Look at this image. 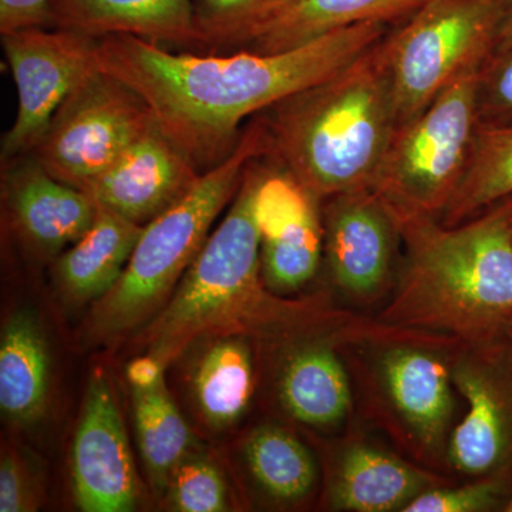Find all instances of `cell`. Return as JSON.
Listing matches in <instances>:
<instances>
[{
  "instance_id": "cell-4",
  "label": "cell",
  "mask_w": 512,
  "mask_h": 512,
  "mask_svg": "<svg viewBox=\"0 0 512 512\" xmlns=\"http://www.w3.org/2000/svg\"><path fill=\"white\" fill-rule=\"evenodd\" d=\"M384 37L338 73L259 114L266 157L319 200L372 188L397 130Z\"/></svg>"
},
{
  "instance_id": "cell-35",
  "label": "cell",
  "mask_w": 512,
  "mask_h": 512,
  "mask_svg": "<svg viewBox=\"0 0 512 512\" xmlns=\"http://www.w3.org/2000/svg\"><path fill=\"white\" fill-rule=\"evenodd\" d=\"M505 512H512V494L511 497L508 498L507 504H505L504 510Z\"/></svg>"
},
{
  "instance_id": "cell-26",
  "label": "cell",
  "mask_w": 512,
  "mask_h": 512,
  "mask_svg": "<svg viewBox=\"0 0 512 512\" xmlns=\"http://www.w3.org/2000/svg\"><path fill=\"white\" fill-rule=\"evenodd\" d=\"M245 456L256 483L276 500H301L315 485L312 454L284 429L264 426L255 430L245 446Z\"/></svg>"
},
{
  "instance_id": "cell-34",
  "label": "cell",
  "mask_w": 512,
  "mask_h": 512,
  "mask_svg": "<svg viewBox=\"0 0 512 512\" xmlns=\"http://www.w3.org/2000/svg\"><path fill=\"white\" fill-rule=\"evenodd\" d=\"M510 47H512V0H510V6H508L503 26H501L494 52H497V50L510 49Z\"/></svg>"
},
{
  "instance_id": "cell-1",
  "label": "cell",
  "mask_w": 512,
  "mask_h": 512,
  "mask_svg": "<svg viewBox=\"0 0 512 512\" xmlns=\"http://www.w3.org/2000/svg\"><path fill=\"white\" fill-rule=\"evenodd\" d=\"M390 25L360 23L271 55L173 52L141 37L114 35L97 42V64L146 103L161 133L202 174L235 150L245 120L338 73L382 40Z\"/></svg>"
},
{
  "instance_id": "cell-8",
  "label": "cell",
  "mask_w": 512,
  "mask_h": 512,
  "mask_svg": "<svg viewBox=\"0 0 512 512\" xmlns=\"http://www.w3.org/2000/svg\"><path fill=\"white\" fill-rule=\"evenodd\" d=\"M156 126L146 103L99 69L67 97L29 157L57 180L84 190Z\"/></svg>"
},
{
  "instance_id": "cell-9",
  "label": "cell",
  "mask_w": 512,
  "mask_h": 512,
  "mask_svg": "<svg viewBox=\"0 0 512 512\" xmlns=\"http://www.w3.org/2000/svg\"><path fill=\"white\" fill-rule=\"evenodd\" d=\"M97 42L56 28L2 35L3 52L18 92L15 121L2 140V164L29 156L67 97L99 70Z\"/></svg>"
},
{
  "instance_id": "cell-5",
  "label": "cell",
  "mask_w": 512,
  "mask_h": 512,
  "mask_svg": "<svg viewBox=\"0 0 512 512\" xmlns=\"http://www.w3.org/2000/svg\"><path fill=\"white\" fill-rule=\"evenodd\" d=\"M268 151V131L258 114L222 163L202 173L180 200L144 227L120 281L94 306V338H116L164 308L210 237L212 224L237 195L248 165Z\"/></svg>"
},
{
  "instance_id": "cell-36",
  "label": "cell",
  "mask_w": 512,
  "mask_h": 512,
  "mask_svg": "<svg viewBox=\"0 0 512 512\" xmlns=\"http://www.w3.org/2000/svg\"><path fill=\"white\" fill-rule=\"evenodd\" d=\"M508 340H510L511 346H512V325L510 326V329H508Z\"/></svg>"
},
{
  "instance_id": "cell-33",
  "label": "cell",
  "mask_w": 512,
  "mask_h": 512,
  "mask_svg": "<svg viewBox=\"0 0 512 512\" xmlns=\"http://www.w3.org/2000/svg\"><path fill=\"white\" fill-rule=\"evenodd\" d=\"M165 365L156 356L147 355L131 360L127 366V379L131 389H148L164 380Z\"/></svg>"
},
{
  "instance_id": "cell-28",
  "label": "cell",
  "mask_w": 512,
  "mask_h": 512,
  "mask_svg": "<svg viewBox=\"0 0 512 512\" xmlns=\"http://www.w3.org/2000/svg\"><path fill=\"white\" fill-rule=\"evenodd\" d=\"M512 494V477H483L457 488L433 487L424 491L404 512H485L504 510Z\"/></svg>"
},
{
  "instance_id": "cell-2",
  "label": "cell",
  "mask_w": 512,
  "mask_h": 512,
  "mask_svg": "<svg viewBox=\"0 0 512 512\" xmlns=\"http://www.w3.org/2000/svg\"><path fill=\"white\" fill-rule=\"evenodd\" d=\"M262 158L248 165L224 220L144 330L148 355L164 365L202 336L316 335L343 333L355 325L349 315L332 311L326 303L282 301L268 291L254 217Z\"/></svg>"
},
{
  "instance_id": "cell-10",
  "label": "cell",
  "mask_w": 512,
  "mask_h": 512,
  "mask_svg": "<svg viewBox=\"0 0 512 512\" xmlns=\"http://www.w3.org/2000/svg\"><path fill=\"white\" fill-rule=\"evenodd\" d=\"M451 365L467 413L450 434L448 457L460 473L512 477V346L510 340L466 346Z\"/></svg>"
},
{
  "instance_id": "cell-17",
  "label": "cell",
  "mask_w": 512,
  "mask_h": 512,
  "mask_svg": "<svg viewBox=\"0 0 512 512\" xmlns=\"http://www.w3.org/2000/svg\"><path fill=\"white\" fill-rule=\"evenodd\" d=\"M3 165L13 225L37 251L60 254L93 224L99 207L87 192L57 180L29 156Z\"/></svg>"
},
{
  "instance_id": "cell-22",
  "label": "cell",
  "mask_w": 512,
  "mask_h": 512,
  "mask_svg": "<svg viewBox=\"0 0 512 512\" xmlns=\"http://www.w3.org/2000/svg\"><path fill=\"white\" fill-rule=\"evenodd\" d=\"M281 399L301 423L325 427L345 419L352 406L349 376L328 342L296 350L284 367Z\"/></svg>"
},
{
  "instance_id": "cell-14",
  "label": "cell",
  "mask_w": 512,
  "mask_h": 512,
  "mask_svg": "<svg viewBox=\"0 0 512 512\" xmlns=\"http://www.w3.org/2000/svg\"><path fill=\"white\" fill-rule=\"evenodd\" d=\"M423 5L424 0H276L202 53L288 52L360 23L410 18Z\"/></svg>"
},
{
  "instance_id": "cell-7",
  "label": "cell",
  "mask_w": 512,
  "mask_h": 512,
  "mask_svg": "<svg viewBox=\"0 0 512 512\" xmlns=\"http://www.w3.org/2000/svg\"><path fill=\"white\" fill-rule=\"evenodd\" d=\"M510 0H436L384 37L397 128L493 55Z\"/></svg>"
},
{
  "instance_id": "cell-25",
  "label": "cell",
  "mask_w": 512,
  "mask_h": 512,
  "mask_svg": "<svg viewBox=\"0 0 512 512\" xmlns=\"http://www.w3.org/2000/svg\"><path fill=\"white\" fill-rule=\"evenodd\" d=\"M141 457L156 485H167L174 468L188 456L190 429L178 412L165 379L148 389H131Z\"/></svg>"
},
{
  "instance_id": "cell-29",
  "label": "cell",
  "mask_w": 512,
  "mask_h": 512,
  "mask_svg": "<svg viewBox=\"0 0 512 512\" xmlns=\"http://www.w3.org/2000/svg\"><path fill=\"white\" fill-rule=\"evenodd\" d=\"M480 127L512 124V47L497 50L485 60L477 79Z\"/></svg>"
},
{
  "instance_id": "cell-19",
  "label": "cell",
  "mask_w": 512,
  "mask_h": 512,
  "mask_svg": "<svg viewBox=\"0 0 512 512\" xmlns=\"http://www.w3.org/2000/svg\"><path fill=\"white\" fill-rule=\"evenodd\" d=\"M436 483L429 474L393 454L357 444L340 460L332 485V504L342 511H403Z\"/></svg>"
},
{
  "instance_id": "cell-13",
  "label": "cell",
  "mask_w": 512,
  "mask_h": 512,
  "mask_svg": "<svg viewBox=\"0 0 512 512\" xmlns=\"http://www.w3.org/2000/svg\"><path fill=\"white\" fill-rule=\"evenodd\" d=\"M74 500L84 512H130L138 485L126 429L109 380L87 387L72 447Z\"/></svg>"
},
{
  "instance_id": "cell-24",
  "label": "cell",
  "mask_w": 512,
  "mask_h": 512,
  "mask_svg": "<svg viewBox=\"0 0 512 512\" xmlns=\"http://www.w3.org/2000/svg\"><path fill=\"white\" fill-rule=\"evenodd\" d=\"M512 197V124L478 127L466 174L440 222L454 227Z\"/></svg>"
},
{
  "instance_id": "cell-30",
  "label": "cell",
  "mask_w": 512,
  "mask_h": 512,
  "mask_svg": "<svg viewBox=\"0 0 512 512\" xmlns=\"http://www.w3.org/2000/svg\"><path fill=\"white\" fill-rule=\"evenodd\" d=\"M276 0H192L200 42L197 49L205 52L220 37L244 25Z\"/></svg>"
},
{
  "instance_id": "cell-6",
  "label": "cell",
  "mask_w": 512,
  "mask_h": 512,
  "mask_svg": "<svg viewBox=\"0 0 512 512\" xmlns=\"http://www.w3.org/2000/svg\"><path fill=\"white\" fill-rule=\"evenodd\" d=\"M480 69L464 74L416 119L394 131L370 188L394 221L440 220L456 194L480 127Z\"/></svg>"
},
{
  "instance_id": "cell-16",
  "label": "cell",
  "mask_w": 512,
  "mask_h": 512,
  "mask_svg": "<svg viewBox=\"0 0 512 512\" xmlns=\"http://www.w3.org/2000/svg\"><path fill=\"white\" fill-rule=\"evenodd\" d=\"M426 343L397 339L380 355L379 375L394 414L421 450L446 443L454 412L451 362Z\"/></svg>"
},
{
  "instance_id": "cell-27",
  "label": "cell",
  "mask_w": 512,
  "mask_h": 512,
  "mask_svg": "<svg viewBox=\"0 0 512 512\" xmlns=\"http://www.w3.org/2000/svg\"><path fill=\"white\" fill-rule=\"evenodd\" d=\"M168 503L174 511L228 510V491L222 474L211 461L185 457L167 481Z\"/></svg>"
},
{
  "instance_id": "cell-31",
  "label": "cell",
  "mask_w": 512,
  "mask_h": 512,
  "mask_svg": "<svg viewBox=\"0 0 512 512\" xmlns=\"http://www.w3.org/2000/svg\"><path fill=\"white\" fill-rule=\"evenodd\" d=\"M37 494L28 464L18 454H3L0 461V511H36L39 508Z\"/></svg>"
},
{
  "instance_id": "cell-20",
  "label": "cell",
  "mask_w": 512,
  "mask_h": 512,
  "mask_svg": "<svg viewBox=\"0 0 512 512\" xmlns=\"http://www.w3.org/2000/svg\"><path fill=\"white\" fill-rule=\"evenodd\" d=\"M144 227L99 208L90 228L56 261V276L74 301H100L126 271Z\"/></svg>"
},
{
  "instance_id": "cell-3",
  "label": "cell",
  "mask_w": 512,
  "mask_h": 512,
  "mask_svg": "<svg viewBox=\"0 0 512 512\" xmlns=\"http://www.w3.org/2000/svg\"><path fill=\"white\" fill-rule=\"evenodd\" d=\"M512 197L446 227L433 218L397 222L404 262L379 322L481 346L512 325Z\"/></svg>"
},
{
  "instance_id": "cell-15",
  "label": "cell",
  "mask_w": 512,
  "mask_h": 512,
  "mask_svg": "<svg viewBox=\"0 0 512 512\" xmlns=\"http://www.w3.org/2000/svg\"><path fill=\"white\" fill-rule=\"evenodd\" d=\"M200 175L183 151L156 126L83 191L97 207L146 227L180 200Z\"/></svg>"
},
{
  "instance_id": "cell-18",
  "label": "cell",
  "mask_w": 512,
  "mask_h": 512,
  "mask_svg": "<svg viewBox=\"0 0 512 512\" xmlns=\"http://www.w3.org/2000/svg\"><path fill=\"white\" fill-rule=\"evenodd\" d=\"M50 28L103 39L130 35L164 46L197 49L192 0H55Z\"/></svg>"
},
{
  "instance_id": "cell-37",
  "label": "cell",
  "mask_w": 512,
  "mask_h": 512,
  "mask_svg": "<svg viewBox=\"0 0 512 512\" xmlns=\"http://www.w3.org/2000/svg\"><path fill=\"white\" fill-rule=\"evenodd\" d=\"M510 231H511V238H512V214H511V220H510Z\"/></svg>"
},
{
  "instance_id": "cell-12",
  "label": "cell",
  "mask_w": 512,
  "mask_h": 512,
  "mask_svg": "<svg viewBox=\"0 0 512 512\" xmlns=\"http://www.w3.org/2000/svg\"><path fill=\"white\" fill-rule=\"evenodd\" d=\"M323 201V255L333 281L350 298L369 301L392 278L402 244L399 225L370 188Z\"/></svg>"
},
{
  "instance_id": "cell-11",
  "label": "cell",
  "mask_w": 512,
  "mask_h": 512,
  "mask_svg": "<svg viewBox=\"0 0 512 512\" xmlns=\"http://www.w3.org/2000/svg\"><path fill=\"white\" fill-rule=\"evenodd\" d=\"M320 201L284 167L262 160L254 217L261 235L262 275L274 292L295 291L318 272L323 258Z\"/></svg>"
},
{
  "instance_id": "cell-32",
  "label": "cell",
  "mask_w": 512,
  "mask_h": 512,
  "mask_svg": "<svg viewBox=\"0 0 512 512\" xmlns=\"http://www.w3.org/2000/svg\"><path fill=\"white\" fill-rule=\"evenodd\" d=\"M55 0H0V35L32 28H50Z\"/></svg>"
},
{
  "instance_id": "cell-21",
  "label": "cell",
  "mask_w": 512,
  "mask_h": 512,
  "mask_svg": "<svg viewBox=\"0 0 512 512\" xmlns=\"http://www.w3.org/2000/svg\"><path fill=\"white\" fill-rule=\"evenodd\" d=\"M50 357L45 333L32 313H13L0 339V409L15 424H28L45 412Z\"/></svg>"
},
{
  "instance_id": "cell-38",
  "label": "cell",
  "mask_w": 512,
  "mask_h": 512,
  "mask_svg": "<svg viewBox=\"0 0 512 512\" xmlns=\"http://www.w3.org/2000/svg\"><path fill=\"white\" fill-rule=\"evenodd\" d=\"M430 2H436V0H424V5H426V3H430Z\"/></svg>"
},
{
  "instance_id": "cell-23",
  "label": "cell",
  "mask_w": 512,
  "mask_h": 512,
  "mask_svg": "<svg viewBox=\"0 0 512 512\" xmlns=\"http://www.w3.org/2000/svg\"><path fill=\"white\" fill-rule=\"evenodd\" d=\"M254 365L248 346L234 336L214 340L202 352L191 377L192 394L210 426H231L254 394Z\"/></svg>"
}]
</instances>
